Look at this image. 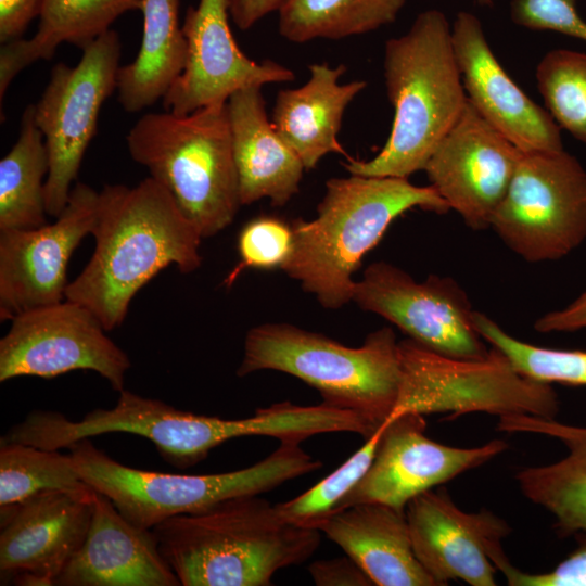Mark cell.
Segmentation results:
<instances>
[{"instance_id": "4fadbf2b", "label": "cell", "mask_w": 586, "mask_h": 586, "mask_svg": "<svg viewBox=\"0 0 586 586\" xmlns=\"http://www.w3.org/2000/svg\"><path fill=\"white\" fill-rule=\"evenodd\" d=\"M352 302L438 354L481 359L489 352L474 328L467 293L450 277L431 275L419 282L390 263L377 262L355 281Z\"/></svg>"}, {"instance_id": "e575fe53", "label": "cell", "mask_w": 586, "mask_h": 586, "mask_svg": "<svg viewBox=\"0 0 586 586\" xmlns=\"http://www.w3.org/2000/svg\"><path fill=\"white\" fill-rule=\"evenodd\" d=\"M509 13L519 26L586 41V22L577 12L576 0H511Z\"/></svg>"}, {"instance_id": "9c48e42d", "label": "cell", "mask_w": 586, "mask_h": 586, "mask_svg": "<svg viewBox=\"0 0 586 586\" xmlns=\"http://www.w3.org/2000/svg\"><path fill=\"white\" fill-rule=\"evenodd\" d=\"M398 357L399 393L390 418L444 412L454 419L486 412L553 419L558 413V396L550 384L524 377L495 347L484 358L462 359L407 337L398 341Z\"/></svg>"}, {"instance_id": "9a60e30c", "label": "cell", "mask_w": 586, "mask_h": 586, "mask_svg": "<svg viewBox=\"0 0 586 586\" xmlns=\"http://www.w3.org/2000/svg\"><path fill=\"white\" fill-rule=\"evenodd\" d=\"M425 428L422 415L409 412L390 418L372 463L334 512L364 502L383 504L405 512L418 495L486 463L508 448L502 440L472 448L447 446L429 438Z\"/></svg>"}, {"instance_id": "8992f818", "label": "cell", "mask_w": 586, "mask_h": 586, "mask_svg": "<svg viewBox=\"0 0 586 586\" xmlns=\"http://www.w3.org/2000/svg\"><path fill=\"white\" fill-rule=\"evenodd\" d=\"M126 142L131 158L169 192L202 238L233 221L242 204L227 102L187 115L146 113Z\"/></svg>"}, {"instance_id": "ffe728a7", "label": "cell", "mask_w": 586, "mask_h": 586, "mask_svg": "<svg viewBox=\"0 0 586 586\" xmlns=\"http://www.w3.org/2000/svg\"><path fill=\"white\" fill-rule=\"evenodd\" d=\"M94 498L49 491L0 507L1 584L28 573L55 585L86 538Z\"/></svg>"}, {"instance_id": "603a6c76", "label": "cell", "mask_w": 586, "mask_h": 586, "mask_svg": "<svg viewBox=\"0 0 586 586\" xmlns=\"http://www.w3.org/2000/svg\"><path fill=\"white\" fill-rule=\"evenodd\" d=\"M318 530L339 545L377 586H437L417 559L405 512L357 504L324 519Z\"/></svg>"}, {"instance_id": "6da1fadb", "label": "cell", "mask_w": 586, "mask_h": 586, "mask_svg": "<svg viewBox=\"0 0 586 586\" xmlns=\"http://www.w3.org/2000/svg\"><path fill=\"white\" fill-rule=\"evenodd\" d=\"M89 263L68 283L65 298L88 308L106 331L119 327L138 291L161 270L198 269L203 239L169 192L152 177L136 187L105 186Z\"/></svg>"}, {"instance_id": "3957f363", "label": "cell", "mask_w": 586, "mask_h": 586, "mask_svg": "<svg viewBox=\"0 0 586 586\" xmlns=\"http://www.w3.org/2000/svg\"><path fill=\"white\" fill-rule=\"evenodd\" d=\"M419 207L446 214L450 207L430 184L408 178L361 176L331 178L316 218L291 224L292 252L281 268L328 309L352 302L353 275L364 256L406 211Z\"/></svg>"}, {"instance_id": "d6986e66", "label": "cell", "mask_w": 586, "mask_h": 586, "mask_svg": "<svg viewBox=\"0 0 586 586\" xmlns=\"http://www.w3.org/2000/svg\"><path fill=\"white\" fill-rule=\"evenodd\" d=\"M451 38L467 98L477 113L522 153L563 150L561 128L506 73L479 17L458 12Z\"/></svg>"}, {"instance_id": "f1b7e54d", "label": "cell", "mask_w": 586, "mask_h": 586, "mask_svg": "<svg viewBox=\"0 0 586 586\" xmlns=\"http://www.w3.org/2000/svg\"><path fill=\"white\" fill-rule=\"evenodd\" d=\"M405 1L284 0L278 10L279 33L296 43L366 34L393 23Z\"/></svg>"}, {"instance_id": "1f68e13d", "label": "cell", "mask_w": 586, "mask_h": 586, "mask_svg": "<svg viewBox=\"0 0 586 586\" xmlns=\"http://www.w3.org/2000/svg\"><path fill=\"white\" fill-rule=\"evenodd\" d=\"M472 318L480 336L500 351L524 377L547 384L586 385V351L536 346L508 334L481 311L473 310Z\"/></svg>"}, {"instance_id": "ab89813d", "label": "cell", "mask_w": 586, "mask_h": 586, "mask_svg": "<svg viewBox=\"0 0 586 586\" xmlns=\"http://www.w3.org/2000/svg\"><path fill=\"white\" fill-rule=\"evenodd\" d=\"M229 14L233 23L246 30L263 17L278 11L284 0H228Z\"/></svg>"}, {"instance_id": "7c38bea8", "label": "cell", "mask_w": 586, "mask_h": 586, "mask_svg": "<svg viewBox=\"0 0 586 586\" xmlns=\"http://www.w3.org/2000/svg\"><path fill=\"white\" fill-rule=\"evenodd\" d=\"M105 331L88 308L66 298L22 313L0 340V382L91 370L119 393L131 362Z\"/></svg>"}, {"instance_id": "cb8c5ba5", "label": "cell", "mask_w": 586, "mask_h": 586, "mask_svg": "<svg viewBox=\"0 0 586 586\" xmlns=\"http://www.w3.org/2000/svg\"><path fill=\"white\" fill-rule=\"evenodd\" d=\"M309 78L298 88L280 90L270 120L282 140L297 154L306 170L329 153L346 154L337 140L348 104L366 87L365 80L340 84L343 64L308 66Z\"/></svg>"}, {"instance_id": "d590c367", "label": "cell", "mask_w": 586, "mask_h": 586, "mask_svg": "<svg viewBox=\"0 0 586 586\" xmlns=\"http://www.w3.org/2000/svg\"><path fill=\"white\" fill-rule=\"evenodd\" d=\"M497 570L510 586H586V539L549 572H523L509 559L499 563Z\"/></svg>"}, {"instance_id": "5b68a950", "label": "cell", "mask_w": 586, "mask_h": 586, "mask_svg": "<svg viewBox=\"0 0 586 586\" xmlns=\"http://www.w3.org/2000/svg\"><path fill=\"white\" fill-rule=\"evenodd\" d=\"M262 370L298 378L319 392L322 404L356 412L378 430L398 398V341L388 327L349 347L293 324L264 323L249 330L237 374Z\"/></svg>"}, {"instance_id": "f546056e", "label": "cell", "mask_w": 586, "mask_h": 586, "mask_svg": "<svg viewBox=\"0 0 586 586\" xmlns=\"http://www.w3.org/2000/svg\"><path fill=\"white\" fill-rule=\"evenodd\" d=\"M49 491L85 498L97 495L78 473L69 454L1 440L0 507L15 505Z\"/></svg>"}, {"instance_id": "7a4b0ae2", "label": "cell", "mask_w": 586, "mask_h": 586, "mask_svg": "<svg viewBox=\"0 0 586 586\" xmlns=\"http://www.w3.org/2000/svg\"><path fill=\"white\" fill-rule=\"evenodd\" d=\"M182 586H269L277 571L305 562L320 531L284 521L254 496L175 515L151 528Z\"/></svg>"}, {"instance_id": "ba28073f", "label": "cell", "mask_w": 586, "mask_h": 586, "mask_svg": "<svg viewBox=\"0 0 586 586\" xmlns=\"http://www.w3.org/2000/svg\"><path fill=\"white\" fill-rule=\"evenodd\" d=\"M276 425L273 415L262 408L247 418L222 419L182 411L123 390L115 406L94 409L79 421L55 411H33L3 440L59 450L102 434H133L151 441L167 463L184 469L204 460L213 448L229 440L271 436Z\"/></svg>"}, {"instance_id": "5bb4252c", "label": "cell", "mask_w": 586, "mask_h": 586, "mask_svg": "<svg viewBox=\"0 0 586 586\" xmlns=\"http://www.w3.org/2000/svg\"><path fill=\"white\" fill-rule=\"evenodd\" d=\"M99 192L77 182L52 224L36 229L0 231V319L65 300L72 254L92 234Z\"/></svg>"}, {"instance_id": "30bf717a", "label": "cell", "mask_w": 586, "mask_h": 586, "mask_svg": "<svg viewBox=\"0 0 586 586\" xmlns=\"http://www.w3.org/2000/svg\"><path fill=\"white\" fill-rule=\"evenodd\" d=\"M491 228L526 262L564 257L586 239V170L564 149L522 153Z\"/></svg>"}, {"instance_id": "60d3db41", "label": "cell", "mask_w": 586, "mask_h": 586, "mask_svg": "<svg viewBox=\"0 0 586 586\" xmlns=\"http://www.w3.org/2000/svg\"><path fill=\"white\" fill-rule=\"evenodd\" d=\"M477 4L482 7H492L493 0H474Z\"/></svg>"}, {"instance_id": "8fae6325", "label": "cell", "mask_w": 586, "mask_h": 586, "mask_svg": "<svg viewBox=\"0 0 586 586\" xmlns=\"http://www.w3.org/2000/svg\"><path fill=\"white\" fill-rule=\"evenodd\" d=\"M120 39L110 29L82 49L75 66L58 63L35 104V120L44 137L49 171L44 182L47 214L65 208L72 183L93 139L101 107L116 90Z\"/></svg>"}, {"instance_id": "83f0119b", "label": "cell", "mask_w": 586, "mask_h": 586, "mask_svg": "<svg viewBox=\"0 0 586 586\" xmlns=\"http://www.w3.org/2000/svg\"><path fill=\"white\" fill-rule=\"evenodd\" d=\"M49 160L35 120V104L25 107L20 133L0 161V231L36 229L47 224L44 182Z\"/></svg>"}, {"instance_id": "d6a6232c", "label": "cell", "mask_w": 586, "mask_h": 586, "mask_svg": "<svg viewBox=\"0 0 586 586\" xmlns=\"http://www.w3.org/2000/svg\"><path fill=\"white\" fill-rule=\"evenodd\" d=\"M386 423L387 421L331 474L297 497L275 505L279 515L289 523L318 528V525L334 512L343 497L366 474L373 461Z\"/></svg>"}, {"instance_id": "4316f807", "label": "cell", "mask_w": 586, "mask_h": 586, "mask_svg": "<svg viewBox=\"0 0 586 586\" xmlns=\"http://www.w3.org/2000/svg\"><path fill=\"white\" fill-rule=\"evenodd\" d=\"M143 33L136 59L117 72L123 109L140 112L163 99L181 74L187 54L179 0H143Z\"/></svg>"}, {"instance_id": "d4e9b609", "label": "cell", "mask_w": 586, "mask_h": 586, "mask_svg": "<svg viewBox=\"0 0 586 586\" xmlns=\"http://www.w3.org/2000/svg\"><path fill=\"white\" fill-rule=\"evenodd\" d=\"M497 429L533 433L560 441L568 454L560 460L519 470L514 476L521 493L547 510L562 535L586 534V428L530 415L499 417Z\"/></svg>"}, {"instance_id": "836d02e7", "label": "cell", "mask_w": 586, "mask_h": 586, "mask_svg": "<svg viewBox=\"0 0 586 586\" xmlns=\"http://www.w3.org/2000/svg\"><path fill=\"white\" fill-rule=\"evenodd\" d=\"M293 246L291 224L272 216H259L249 221L238 237L240 264L228 277V283L244 268H282Z\"/></svg>"}, {"instance_id": "4dcf8cb0", "label": "cell", "mask_w": 586, "mask_h": 586, "mask_svg": "<svg viewBox=\"0 0 586 586\" xmlns=\"http://www.w3.org/2000/svg\"><path fill=\"white\" fill-rule=\"evenodd\" d=\"M535 78L558 126L586 143V53L550 50L538 62Z\"/></svg>"}, {"instance_id": "f35d334b", "label": "cell", "mask_w": 586, "mask_h": 586, "mask_svg": "<svg viewBox=\"0 0 586 586\" xmlns=\"http://www.w3.org/2000/svg\"><path fill=\"white\" fill-rule=\"evenodd\" d=\"M586 328V291L566 307L539 317L534 329L537 332H572Z\"/></svg>"}, {"instance_id": "44dd1931", "label": "cell", "mask_w": 586, "mask_h": 586, "mask_svg": "<svg viewBox=\"0 0 586 586\" xmlns=\"http://www.w3.org/2000/svg\"><path fill=\"white\" fill-rule=\"evenodd\" d=\"M60 586H179L152 530L128 521L98 493L82 545L55 579Z\"/></svg>"}, {"instance_id": "74e56055", "label": "cell", "mask_w": 586, "mask_h": 586, "mask_svg": "<svg viewBox=\"0 0 586 586\" xmlns=\"http://www.w3.org/2000/svg\"><path fill=\"white\" fill-rule=\"evenodd\" d=\"M42 0H0L1 44L23 38L29 23L38 17Z\"/></svg>"}, {"instance_id": "2e32d148", "label": "cell", "mask_w": 586, "mask_h": 586, "mask_svg": "<svg viewBox=\"0 0 586 586\" xmlns=\"http://www.w3.org/2000/svg\"><path fill=\"white\" fill-rule=\"evenodd\" d=\"M522 152L467 102L423 170L431 186L473 230L491 228Z\"/></svg>"}, {"instance_id": "8d00e7d4", "label": "cell", "mask_w": 586, "mask_h": 586, "mask_svg": "<svg viewBox=\"0 0 586 586\" xmlns=\"http://www.w3.org/2000/svg\"><path fill=\"white\" fill-rule=\"evenodd\" d=\"M308 571L318 586L373 585L367 574L348 556L315 561L310 563Z\"/></svg>"}, {"instance_id": "e0dca14e", "label": "cell", "mask_w": 586, "mask_h": 586, "mask_svg": "<svg viewBox=\"0 0 586 586\" xmlns=\"http://www.w3.org/2000/svg\"><path fill=\"white\" fill-rule=\"evenodd\" d=\"M229 16L228 0H200L188 9L181 25L186 63L162 99L165 111L187 115L227 102L242 88L295 78L284 65L271 60L257 63L245 55L231 33Z\"/></svg>"}, {"instance_id": "277c9868", "label": "cell", "mask_w": 586, "mask_h": 586, "mask_svg": "<svg viewBox=\"0 0 586 586\" xmlns=\"http://www.w3.org/2000/svg\"><path fill=\"white\" fill-rule=\"evenodd\" d=\"M383 68L394 107L388 139L373 158L343 165L354 175L408 178L423 170L468 102L446 15L418 14L406 34L386 41Z\"/></svg>"}, {"instance_id": "ac0fdd59", "label": "cell", "mask_w": 586, "mask_h": 586, "mask_svg": "<svg viewBox=\"0 0 586 586\" xmlns=\"http://www.w3.org/2000/svg\"><path fill=\"white\" fill-rule=\"evenodd\" d=\"M413 552L437 586L463 581L495 586V564L507 558L508 524L491 511L466 512L443 487L411 499L405 509Z\"/></svg>"}, {"instance_id": "7402d4cb", "label": "cell", "mask_w": 586, "mask_h": 586, "mask_svg": "<svg viewBox=\"0 0 586 586\" xmlns=\"http://www.w3.org/2000/svg\"><path fill=\"white\" fill-rule=\"evenodd\" d=\"M227 112L241 204L267 198L272 206H284L298 192L306 169L276 131L262 87L250 86L232 93Z\"/></svg>"}, {"instance_id": "484cf974", "label": "cell", "mask_w": 586, "mask_h": 586, "mask_svg": "<svg viewBox=\"0 0 586 586\" xmlns=\"http://www.w3.org/2000/svg\"><path fill=\"white\" fill-rule=\"evenodd\" d=\"M142 7L143 0H42L34 36L1 46V107L10 84L27 66L52 59L61 43L85 49L110 30L119 16Z\"/></svg>"}, {"instance_id": "52a82bcc", "label": "cell", "mask_w": 586, "mask_h": 586, "mask_svg": "<svg viewBox=\"0 0 586 586\" xmlns=\"http://www.w3.org/2000/svg\"><path fill=\"white\" fill-rule=\"evenodd\" d=\"M68 449L82 480L109 497L128 521L148 530L171 517L194 513L227 499L260 495L322 467L295 442H280L253 466L216 474L131 468L111 458L89 438Z\"/></svg>"}]
</instances>
